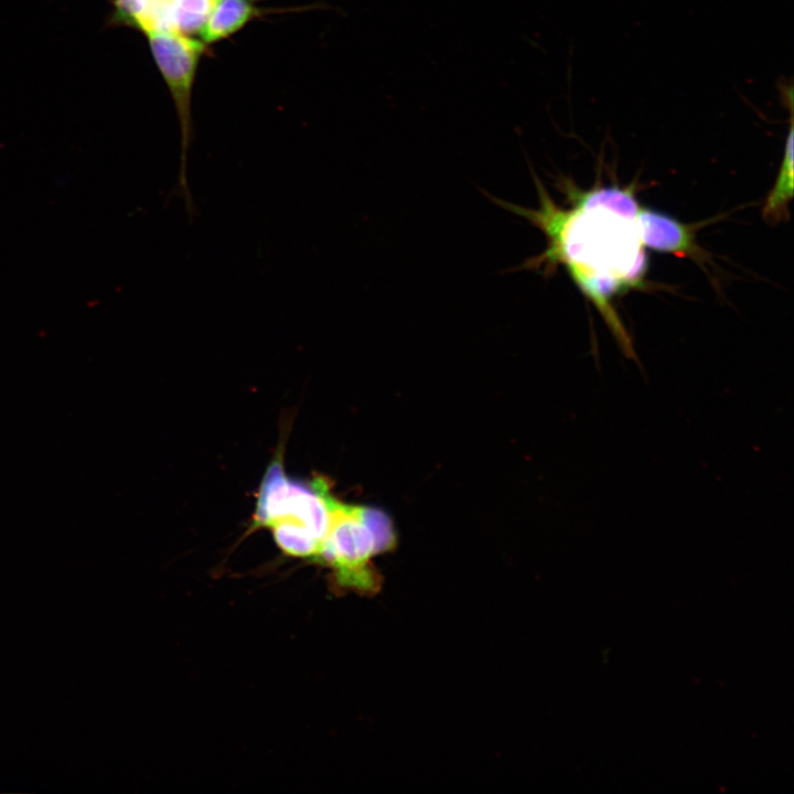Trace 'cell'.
Segmentation results:
<instances>
[{"label": "cell", "mask_w": 794, "mask_h": 794, "mask_svg": "<svg viewBox=\"0 0 794 794\" xmlns=\"http://www.w3.org/2000/svg\"><path fill=\"white\" fill-rule=\"evenodd\" d=\"M536 185L537 208L502 204L539 228L547 238L546 249L528 259L524 267L543 268L549 273L564 265L599 308L616 342H624L629 334L609 299L643 278L646 262L635 221L587 203L577 195L575 208H560L537 179Z\"/></svg>", "instance_id": "6da1fadb"}, {"label": "cell", "mask_w": 794, "mask_h": 794, "mask_svg": "<svg viewBox=\"0 0 794 794\" xmlns=\"http://www.w3.org/2000/svg\"><path fill=\"white\" fill-rule=\"evenodd\" d=\"M329 491L323 478L304 485L273 463L258 492L255 523L271 530L285 555L319 559L329 526Z\"/></svg>", "instance_id": "7a4b0ae2"}, {"label": "cell", "mask_w": 794, "mask_h": 794, "mask_svg": "<svg viewBox=\"0 0 794 794\" xmlns=\"http://www.w3.org/2000/svg\"><path fill=\"white\" fill-rule=\"evenodd\" d=\"M329 526L319 559L342 588L369 592L378 589L372 558L394 544L388 519L382 513L346 504L328 493Z\"/></svg>", "instance_id": "3957f363"}, {"label": "cell", "mask_w": 794, "mask_h": 794, "mask_svg": "<svg viewBox=\"0 0 794 794\" xmlns=\"http://www.w3.org/2000/svg\"><path fill=\"white\" fill-rule=\"evenodd\" d=\"M149 44L175 104L181 127V159L175 195L185 202L190 217L194 202L187 183V151L191 142V92L205 43L172 30L144 31Z\"/></svg>", "instance_id": "277c9868"}, {"label": "cell", "mask_w": 794, "mask_h": 794, "mask_svg": "<svg viewBox=\"0 0 794 794\" xmlns=\"http://www.w3.org/2000/svg\"><path fill=\"white\" fill-rule=\"evenodd\" d=\"M635 229L644 247L699 257L693 230L668 215L640 210L635 219Z\"/></svg>", "instance_id": "5b68a950"}, {"label": "cell", "mask_w": 794, "mask_h": 794, "mask_svg": "<svg viewBox=\"0 0 794 794\" xmlns=\"http://www.w3.org/2000/svg\"><path fill=\"white\" fill-rule=\"evenodd\" d=\"M256 12L250 0H218L198 33L202 42L210 44L232 35L254 18Z\"/></svg>", "instance_id": "8992f818"}, {"label": "cell", "mask_w": 794, "mask_h": 794, "mask_svg": "<svg viewBox=\"0 0 794 794\" xmlns=\"http://www.w3.org/2000/svg\"><path fill=\"white\" fill-rule=\"evenodd\" d=\"M179 0H116L124 20L141 31L171 30V20Z\"/></svg>", "instance_id": "52a82bcc"}, {"label": "cell", "mask_w": 794, "mask_h": 794, "mask_svg": "<svg viewBox=\"0 0 794 794\" xmlns=\"http://www.w3.org/2000/svg\"><path fill=\"white\" fill-rule=\"evenodd\" d=\"M793 196V128L790 127L785 146L784 159L764 208L763 215L768 221H779L786 212V206Z\"/></svg>", "instance_id": "ba28073f"}, {"label": "cell", "mask_w": 794, "mask_h": 794, "mask_svg": "<svg viewBox=\"0 0 794 794\" xmlns=\"http://www.w3.org/2000/svg\"><path fill=\"white\" fill-rule=\"evenodd\" d=\"M218 0H179L171 20V30L185 35L200 33Z\"/></svg>", "instance_id": "9c48e42d"}]
</instances>
